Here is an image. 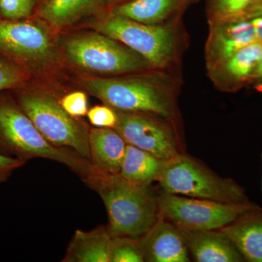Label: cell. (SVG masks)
Listing matches in <instances>:
<instances>
[{
  "label": "cell",
  "instance_id": "1",
  "mask_svg": "<svg viewBox=\"0 0 262 262\" xmlns=\"http://www.w3.org/2000/svg\"><path fill=\"white\" fill-rule=\"evenodd\" d=\"M183 84L182 67L150 70L113 78L90 79V94L122 113L152 114L182 125L179 96Z\"/></svg>",
  "mask_w": 262,
  "mask_h": 262
},
{
  "label": "cell",
  "instance_id": "2",
  "mask_svg": "<svg viewBox=\"0 0 262 262\" xmlns=\"http://www.w3.org/2000/svg\"><path fill=\"white\" fill-rule=\"evenodd\" d=\"M83 182L102 199L112 237L140 239L160 218L158 194L150 186L138 185L96 167Z\"/></svg>",
  "mask_w": 262,
  "mask_h": 262
},
{
  "label": "cell",
  "instance_id": "3",
  "mask_svg": "<svg viewBox=\"0 0 262 262\" xmlns=\"http://www.w3.org/2000/svg\"><path fill=\"white\" fill-rule=\"evenodd\" d=\"M96 29L130 48L155 68L182 67L189 48V33L183 18L160 24H144L115 14L110 8Z\"/></svg>",
  "mask_w": 262,
  "mask_h": 262
},
{
  "label": "cell",
  "instance_id": "4",
  "mask_svg": "<svg viewBox=\"0 0 262 262\" xmlns=\"http://www.w3.org/2000/svg\"><path fill=\"white\" fill-rule=\"evenodd\" d=\"M0 154L16 158L24 163L37 158L53 160L70 168L82 181L95 169L89 160L73 150L58 147L50 143L24 113L15 98L2 94Z\"/></svg>",
  "mask_w": 262,
  "mask_h": 262
},
{
  "label": "cell",
  "instance_id": "5",
  "mask_svg": "<svg viewBox=\"0 0 262 262\" xmlns=\"http://www.w3.org/2000/svg\"><path fill=\"white\" fill-rule=\"evenodd\" d=\"M164 192L239 204L249 202L246 190L231 179L223 178L204 164L180 153L165 162L158 181Z\"/></svg>",
  "mask_w": 262,
  "mask_h": 262
},
{
  "label": "cell",
  "instance_id": "6",
  "mask_svg": "<svg viewBox=\"0 0 262 262\" xmlns=\"http://www.w3.org/2000/svg\"><path fill=\"white\" fill-rule=\"evenodd\" d=\"M14 98L37 130L50 143L58 147L73 150L91 161L89 134L87 127L70 116L61 103L49 95L24 91Z\"/></svg>",
  "mask_w": 262,
  "mask_h": 262
},
{
  "label": "cell",
  "instance_id": "7",
  "mask_svg": "<svg viewBox=\"0 0 262 262\" xmlns=\"http://www.w3.org/2000/svg\"><path fill=\"white\" fill-rule=\"evenodd\" d=\"M65 51L75 64L98 73L118 76L155 68L130 48L101 33L71 38Z\"/></svg>",
  "mask_w": 262,
  "mask_h": 262
},
{
  "label": "cell",
  "instance_id": "8",
  "mask_svg": "<svg viewBox=\"0 0 262 262\" xmlns=\"http://www.w3.org/2000/svg\"><path fill=\"white\" fill-rule=\"evenodd\" d=\"M256 206L251 201L230 204L163 191L158 194L160 216L183 228L221 229Z\"/></svg>",
  "mask_w": 262,
  "mask_h": 262
},
{
  "label": "cell",
  "instance_id": "9",
  "mask_svg": "<svg viewBox=\"0 0 262 262\" xmlns=\"http://www.w3.org/2000/svg\"><path fill=\"white\" fill-rule=\"evenodd\" d=\"M115 130L127 144L136 146L164 161L181 151L182 125L152 114L117 112Z\"/></svg>",
  "mask_w": 262,
  "mask_h": 262
},
{
  "label": "cell",
  "instance_id": "10",
  "mask_svg": "<svg viewBox=\"0 0 262 262\" xmlns=\"http://www.w3.org/2000/svg\"><path fill=\"white\" fill-rule=\"evenodd\" d=\"M0 58L28 69L56 59V49L42 27L28 20L0 19Z\"/></svg>",
  "mask_w": 262,
  "mask_h": 262
},
{
  "label": "cell",
  "instance_id": "11",
  "mask_svg": "<svg viewBox=\"0 0 262 262\" xmlns=\"http://www.w3.org/2000/svg\"><path fill=\"white\" fill-rule=\"evenodd\" d=\"M208 24V34L204 49L206 69L258 42L251 22L244 15L218 19Z\"/></svg>",
  "mask_w": 262,
  "mask_h": 262
},
{
  "label": "cell",
  "instance_id": "12",
  "mask_svg": "<svg viewBox=\"0 0 262 262\" xmlns=\"http://www.w3.org/2000/svg\"><path fill=\"white\" fill-rule=\"evenodd\" d=\"M261 46V43H253L206 69L207 75L215 89L232 94L255 83Z\"/></svg>",
  "mask_w": 262,
  "mask_h": 262
},
{
  "label": "cell",
  "instance_id": "13",
  "mask_svg": "<svg viewBox=\"0 0 262 262\" xmlns=\"http://www.w3.org/2000/svg\"><path fill=\"white\" fill-rule=\"evenodd\" d=\"M189 253L196 262H244L233 242L222 229L177 227Z\"/></svg>",
  "mask_w": 262,
  "mask_h": 262
},
{
  "label": "cell",
  "instance_id": "14",
  "mask_svg": "<svg viewBox=\"0 0 262 262\" xmlns=\"http://www.w3.org/2000/svg\"><path fill=\"white\" fill-rule=\"evenodd\" d=\"M144 261L189 262V253L177 226L160 216L140 239Z\"/></svg>",
  "mask_w": 262,
  "mask_h": 262
},
{
  "label": "cell",
  "instance_id": "15",
  "mask_svg": "<svg viewBox=\"0 0 262 262\" xmlns=\"http://www.w3.org/2000/svg\"><path fill=\"white\" fill-rule=\"evenodd\" d=\"M201 0H132L111 8L117 15L141 23L160 24L183 18Z\"/></svg>",
  "mask_w": 262,
  "mask_h": 262
},
{
  "label": "cell",
  "instance_id": "16",
  "mask_svg": "<svg viewBox=\"0 0 262 262\" xmlns=\"http://www.w3.org/2000/svg\"><path fill=\"white\" fill-rule=\"evenodd\" d=\"M233 242L245 261L262 262V208L252 209L221 229Z\"/></svg>",
  "mask_w": 262,
  "mask_h": 262
},
{
  "label": "cell",
  "instance_id": "17",
  "mask_svg": "<svg viewBox=\"0 0 262 262\" xmlns=\"http://www.w3.org/2000/svg\"><path fill=\"white\" fill-rule=\"evenodd\" d=\"M127 145L115 129L95 127L90 130L91 162L105 173H120Z\"/></svg>",
  "mask_w": 262,
  "mask_h": 262
},
{
  "label": "cell",
  "instance_id": "18",
  "mask_svg": "<svg viewBox=\"0 0 262 262\" xmlns=\"http://www.w3.org/2000/svg\"><path fill=\"white\" fill-rule=\"evenodd\" d=\"M112 236L107 227L99 226L92 230H77L71 241L63 262H110Z\"/></svg>",
  "mask_w": 262,
  "mask_h": 262
},
{
  "label": "cell",
  "instance_id": "19",
  "mask_svg": "<svg viewBox=\"0 0 262 262\" xmlns=\"http://www.w3.org/2000/svg\"><path fill=\"white\" fill-rule=\"evenodd\" d=\"M105 7L103 0H48L37 14L52 27L62 28Z\"/></svg>",
  "mask_w": 262,
  "mask_h": 262
},
{
  "label": "cell",
  "instance_id": "20",
  "mask_svg": "<svg viewBox=\"0 0 262 262\" xmlns=\"http://www.w3.org/2000/svg\"><path fill=\"white\" fill-rule=\"evenodd\" d=\"M165 162L148 151L127 144L119 174L128 182L148 187L158 181Z\"/></svg>",
  "mask_w": 262,
  "mask_h": 262
},
{
  "label": "cell",
  "instance_id": "21",
  "mask_svg": "<svg viewBox=\"0 0 262 262\" xmlns=\"http://www.w3.org/2000/svg\"><path fill=\"white\" fill-rule=\"evenodd\" d=\"M261 0H206L207 21L239 16Z\"/></svg>",
  "mask_w": 262,
  "mask_h": 262
},
{
  "label": "cell",
  "instance_id": "22",
  "mask_svg": "<svg viewBox=\"0 0 262 262\" xmlns=\"http://www.w3.org/2000/svg\"><path fill=\"white\" fill-rule=\"evenodd\" d=\"M108 259L110 262H144L140 241L125 236L112 237Z\"/></svg>",
  "mask_w": 262,
  "mask_h": 262
},
{
  "label": "cell",
  "instance_id": "23",
  "mask_svg": "<svg viewBox=\"0 0 262 262\" xmlns=\"http://www.w3.org/2000/svg\"><path fill=\"white\" fill-rule=\"evenodd\" d=\"M28 72L13 62L0 58V93L25 85Z\"/></svg>",
  "mask_w": 262,
  "mask_h": 262
},
{
  "label": "cell",
  "instance_id": "24",
  "mask_svg": "<svg viewBox=\"0 0 262 262\" xmlns=\"http://www.w3.org/2000/svg\"><path fill=\"white\" fill-rule=\"evenodd\" d=\"M37 0H0V19L27 20L37 8Z\"/></svg>",
  "mask_w": 262,
  "mask_h": 262
},
{
  "label": "cell",
  "instance_id": "25",
  "mask_svg": "<svg viewBox=\"0 0 262 262\" xmlns=\"http://www.w3.org/2000/svg\"><path fill=\"white\" fill-rule=\"evenodd\" d=\"M88 118L91 125L99 128H115L117 122L116 110L107 105L94 106L89 110Z\"/></svg>",
  "mask_w": 262,
  "mask_h": 262
},
{
  "label": "cell",
  "instance_id": "26",
  "mask_svg": "<svg viewBox=\"0 0 262 262\" xmlns=\"http://www.w3.org/2000/svg\"><path fill=\"white\" fill-rule=\"evenodd\" d=\"M60 103L63 110L75 118L85 116L89 113L87 96L82 91H75L66 95Z\"/></svg>",
  "mask_w": 262,
  "mask_h": 262
},
{
  "label": "cell",
  "instance_id": "27",
  "mask_svg": "<svg viewBox=\"0 0 262 262\" xmlns=\"http://www.w3.org/2000/svg\"><path fill=\"white\" fill-rule=\"evenodd\" d=\"M24 164L21 160L0 154V184L7 182Z\"/></svg>",
  "mask_w": 262,
  "mask_h": 262
},
{
  "label": "cell",
  "instance_id": "28",
  "mask_svg": "<svg viewBox=\"0 0 262 262\" xmlns=\"http://www.w3.org/2000/svg\"><path fill=\"white\" fill-rule=\"evenodd\" d=\"M243 15L251 22L258 42L262 44V0L249 8Z\"/></svg>",
  "mask_w": 262,
  "mask_h": 262
},
{
  "label": "cell",
  "instance_id": "29",
  "mask_svg": "<svg viewBox=\"0 0 262 262\" xmlns=\"http://www.w3.org/2000/svg\"><path fill=\"white\" fill-rule=\"evenodd\" d=\"M262 82V46L260 52L259 58H258L257 69H256L255 82Z\"/></svg>",
  "mask_w": 262,
  "mask_h": 262
},
{
  "label": "cell",
  "instance_id": "30",
  "mask_svg": "<svg viewBox=\"0 0 262 262\" xmlns=\"http://www.w3.org/2000/svg\"><path fill=\"white\" fill-rule=\"evenodd\" d=\"M130 1H132V0H103L105 5L110 8H113L114 7L117 6V5L124 4V3H128Z\"/></svg>",
  "mask_w": 262,
  "mask_h": 262
},
{
  "label": "cell",
  "instance_id": "31",
  "mask_svg": "<svg viewBox=\"0 0 262 262\" xmlns=\"http://www.w3.org/2000/svg\"><path fill=\"white\" fill-rule=\"evenodd\" d=\"M261 166H262V154H261ZM261 191H262V174H261Z\"/></svg>",
  "mask_w": 262,
  "mask_h": 262
},
{
  "label": "cell",
  "instance_id": "32",
  "mask_svg": "<svg viewBox=\"0 0 262 262\" xmlns=\"http://www.w3.org/2000/svg\"><path fill=\"white\" fill-rule=\"evenodd\" d=\"M42 1H43V2H42V4H43V3H46V1H48V0H42ZM37 2H38V0H37ZM42 4H41V5H42Z\"/></svg>",
  "mask_w": 262,
  "mask_h": 262
}]
</instances>
